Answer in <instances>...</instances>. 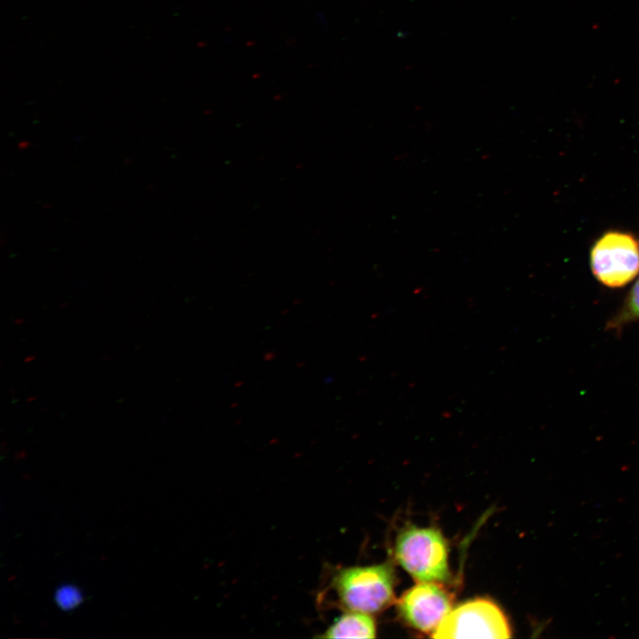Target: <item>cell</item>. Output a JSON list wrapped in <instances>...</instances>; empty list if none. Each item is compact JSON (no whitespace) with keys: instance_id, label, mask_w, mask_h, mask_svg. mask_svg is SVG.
<instances>
[{"instance_id":"cell-1","label":"cell","mask_w":639,"mask_h":639,"mask_svg":"<svg viewBox=\"0 0 639 639\" xmlns=\"http://www.w3.org/2000/svg\"><path fill=\"white\" fill-rule=\"evenodd\" d=\"M395 573L390 563L332 569L320 604L343 611L377 613L394 598Z\"/></svg>"},{"instance_id":"cell-2","label":"cell","mask_w":639,"mask_h":639,"mask_svg":"<svg viewBox=\"0 0 639 639\" xmlns=\"http://www.w3.org/2000/svg\"><path fill=\"white\" fill-rule=\"evenodd\" d=\"M395 556L419 582L446 581L450 577L446 540L436 528H406L398 536Z\"/></svg>"},{"instance_id":"cell-3","label":"cell","mask_w":639,"mask_h":639,"mask_svg":"<svg viewBox=\"0 0 639 639\" xmlns=\"http://www.w3.org/2000/svg\"><path fill=\"white\" fill-rule=\"evenodd\" d=\"M509 621L493 601L476 598L451 610L436 630L434 638H509Z\"/></svg>"},{"instance_id":"cell-4","label":"cell","mask_w":639,"mask_h":639,"mask_svg":"<svg viewBox=\"0 0 639 639\" xmlns=\"http://www.w3.org/2000/svg\"><path fill=\"white\" fill-rule=\"evenodd\" d=\"M590 267L596 280L609 288H620L639 273V244L619 231L604 233L590 251Z\"/></svg>"},{"instance_id":"cell-5","label":"cell","mask_w":639,"mask_h":639,"mask_svg":"<svg viewBox=\"0 0 639 639\" xmlns=\"http://www.w3.org/2000/svg\"><path fill=\"white\" fill-rule=\"evenodd\" d=\"M398 608L408 625L424 633H433L452 610V600L438 582H419L403 593Z\"/></svg>"},{"instance_id":"cell-6","label":"cell","mask_w":639,"mask_h":639,"mask_svg":"<svg viewBox=\"0 0 639 639\" xmlns=\"http://www.w3.org/2000/svg\"><path fill=\"white\" fill-rule=\"evenodd\" d=\"M376 627L371 614L344 611L326 628L320 638H375Z\"/></svg>"},{"instance_id":"cell-7","label":"cell","mask_w":639,"mask_h":639,"mask_svg":"<svg viewBox=\"0 0 639 639\" xmlns=\"http://www.w3.org/2000/svg\"><path fill=\"white\" fill-rule=\"evenodd\" d=\"M635 320H639V277L618 313L610 320L608 327L618 329Z\"/></svg>"},{"instance_id":"cell-8","label":"cell","mask_w":639,"mask_h":639,"mask_svg":"<svg viewBox=\"0 0 639 639\" xmlns=\"http://www.w3.org/2000/svg\"><path fill=\"white\" fill-rule=\"evenodd\" d=\"M56 602L64 610L73 609L82 601V595L78 588L73 586H63L56 593Z\"/></svg>"},{"instance_id":"cell-9","label":"cell","mask_w":639,"mask_h":639,"mask_svg":"<svg viewBox=\"0 0 639 639\" xmlns=\"http://www.w3.org/2000/svg\"><path fill=\"white\" fill-rule=\"evenodd\" d=\"M32 359H35V357H34V356H28V357H27V358L25 359V362H28V361L29 362Z\"/></svg>"}]
</instances>
